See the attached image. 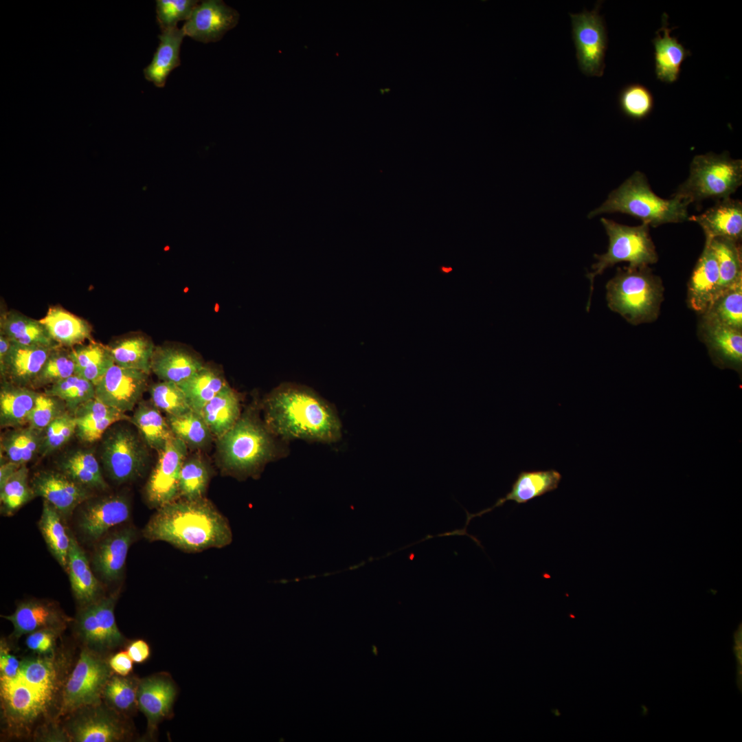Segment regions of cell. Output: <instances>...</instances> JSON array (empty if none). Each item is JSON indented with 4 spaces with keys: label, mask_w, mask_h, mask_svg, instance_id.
Returning a JSON list of instances; mask_svg holds the SVG:
<instances>
[{
    "label": "cell",
    "mask_w": 742,
    "mask_h": 742,
    "mask_svg": "<svg viewBox=\"0 0 742 742\" xmlns=\"http://www.w3.org/2000/svg\"><path fill=\"white\" fill-rule=\"evenodd\" d=\"M56 347V346H55ZM55 347L12 343L1 374L19 386L34 383Z\"/></svg>",
    "instance_id": "22"
},
{
    "label": "cell",
    "mask_w": 742,
    "mask_h": 742,
    "mask_svg": "<svg viewBox=\"0 0 742 742\" xmlns=\"http://www.w3.org/2000/svg\"><path fill=\"white\" fill-rule=\"evenodd\" d=\"M70 355L75 363V374L95 385L115 363L109 346L90 340L72 347Z\"/></svg>",
    "instance_id": "33"
},
{
    "label": "cell",
    "mask_w": 742,
    "mask_h": 742,
    "mask_svg": "<svg viewBox=\"0 0 742 742\" xmlns=\"http://www.w3.org/2000/svg\"><path fill=\"white\" fill-rule=\"evenodd\" d=\"M262 407L267 427L284 441L333 443L341 438L335 407L305 385L282 383L268 394Z\"/></svg>",
    "instance_id": "1"
},
{
    "label": "cell",
    "mask_w": 742,
    "mask_h": 742,
    "mask_svg": "<svg viewBox=\"0 0 742 742\" xmlns=\"http://www.w3.org/2000/svg\"><path fill=\"white\" fill-rule=\"evenodd\" d=\"M702 320L742 330V280L716 295Z\"/></svg>",
    "instance_id": "39"
},
{
    "label": "cell",
    "mask_w": 742,
    "mask_h": 742,
    "mask_svg": "<svg viewBox=\"0 0 742 742\" xmlns=\"http://www.w3.org/2000/svg\"><path fill=\"white\" fill-rule=\"evenodd\" d=\"M3 617L12 623L14 636L17 637L42 629H58L65 620L57 607L41 600L21 603L12 614Z\"/></svg>",
    "instance_id": "27"
},
{
    "label": "cell",
    "mask_w": 742,
    "mask_h": 742,
    "mask_svg": "<svg viewBox=\"0 0 742 742\" xmlns=\"http://www.w3.org/2000/svg\"><path fill=\"white\" fill-rule=\"evenodd\" d=\"M703 229L706 239L723 238L739 242L742 236V203L730 197L719 200L699 215L688 217Z\"/></svg>",
    "instance_id": "20"
},
{
    "label": "cell",
    "mask_w": 742,
    "mask_h": 742,
    "mask_svg": "<svg viewBox=\"0 0 742 742\" xmlns=\"http://www.w3.org/2000/svg\"><path fill=\"white\" fill-rule=\"evenodd\" d=\"M45 394L63 401L71 411L95 396V385L87 379L73 374L52 384Z\"/></svg>",
    "instance_id": "47"
},
{
    "label": "cell",
    "mask_w": 742,
    "mask_h": 742,
    "mask_svg": "<svg viewBox=\"0 0 742 742\" xmlns=\"http://www.w3.org/2000/svg\"><path fill=\"white\" fill-rule=\"evenodd\" d=\"M148 390L151 403L166 416L181 415L192 409L183 390L176 383L161 381L150 385Z\"/></svg>",
    "instance_id": "48"
},
{
    "label": "cell",
    "mask_w": 742,
    "mask_h": 742,
    "mask_svg": "<svg viewBox=\"0 0 742 742\" xmlns=\"http://www.w3.org/2000/svg\"><path fill=\"white\" fill-rule=\"evenodd\" d=\"M120 412L111 407L95 396L80 405L74 412L77 428L99 431L108 426L114 415Z\"/></svg>",
    "instance_id": "50"
},
{
    "label": "cell",
    "mask_w": 742,
    "mask_h": 742,
    "mask_svg": "<svg viewBox=\"0 0 742 742\" xmlns=\"http://www.w3.org/2000/svg\"><path fill=\"white\" fill-rule=\"evenodd\" d=\"M690 203L674 196L664 199L651 189L646 176L636 171L598 207L589 212V218L604 213L619 212L634 216L649 226L682 223L688 220V206Z\"/></svg>",
    "instance_id": "5"
},
{
    "label": "cell",
    "mask_w": 742,
    "mask_h": 742,
    "mask_svg": "<svg viewBox=\"0 0 742 742\" xmlns=\"http://www.w3.org/2000/svg\"><path fill=\"white\" fill-rule=\"evenodd\" d=\"M56 629L46 628L30 633L26 639L27 647L40 654L52 653L55 642Z\"/></svg>",
    "instance_id": "56"
},
{
    "label": "cell",
    "mask_w": 742,
    "mask_h": 742,
    "mask_svg": "<svg viewBox=\"0 0 742 742\" xmlns=\"http://www.w3.org/2000/svg\"><path fill=\"white\" fill-rule=\"evenodd\" d=\"M58 684V668L52 659L22 660L14 675L0 677L1 706L8 723L23 728L41 717L52 706Z\"/></svg>",
    "instance_id": "3"
},
{
    "label": "cell",
    "mask_w": 742,
    "mask_h": 742,
    "mask_svg": "<svg viewBox=\"0 0 742 742\" xmlns=\"http://www.w3.org/2000/svg\"><path fill=\"white\" fill-rule=\"evenodd\" d=\"M31 486L36 497H43L63 517H69L78 506L90 497L89 489L62 472H38L31 480Z\"/></svg>",
    "instance_id": "15"
},
{
    "label": "cell",
    "mask_w": 742,
    "mask_h": 742,
    "mask_svg": "<svg viewBox=\"0 0 742 742\" xmlns=\"http://www.w3.org/2000/svg\"><path fill=\"white\" fill-rule=\"evenodd\" d=\"M239 16L237 10L223 1H203L196 5L181 29L185 36L195 41L216 42L237 25Z\"/></svg>",
    "instance_id": "14"
},
{
    "label": "cell",
    "mask_w": 742,
    "mask_h": 742,
    "mask_svg": "<svg viewBox=\"0 0 742 742\" xmlns=\"http://www.w3.org/2000/svg\"><path fill=\"white\" fill-rule=\"evenodd\" d=\"M21 466L11 461L1 463L0 466V486Z\"/></svg>",
    "instance_id": "59"
},
{
    "label": "cell",
    "mask_w": 742,
    "mask_h": 742,
    "mask_svg": "<svg viewBox=\"0 0 742 742\" xmlns=\"http://www.w3.org/2000/svg\"><path fill=\"white\" fill-rule=\"evenodd\" d=\"M183 30L177 27L161 32L159 44L150 63L144 69L145 78L157 87H164L170 72L181 64L180 49Z\"/></svg>",
    "instance_id": "29"
},
{
    "label": "cell",
    "mask_w": 742,
    "mask_h": 742,
    "mask_svg": "<svg viewBox=\"0 0 742 742\" xmlns=\"http://www.w3.org/2000/svg\"><path fill=\"white\" fill-rule=\"evenodd\" d=\"M176 693L172 681L163 675L146 678L138 684L137 703L147 717L150 733L171 712Z\"/></svg>",
    "instance_id": "21"
},
{
    "label": "cell",
    "mask_w": 742,
    "mask_h": 742,
    "mask_svg": "<svg viewBox=\"0 0 742 742\" xmlns=\"http://www.w3.org/2000/svg\"><path fill=\"white\" fill-rule=\"evenodd\" d=\"M198 3L195 0L156 1L157 21L161 32L177 27L180 21H186Z\"/></svg>",
    "instance_id": "53"
},
{
    "label": "cell",
    "mask_w": 742,
    "mask_h": 742,
    "mask_svg": "<svg viewBox=\"0 0 742 742\" xmlns=\"http://www.w3.org/2000/svg\"><path fill=\"white\" fill-rule=\"evenodd\" d=\"M158 453V460L145 487L147 502L156 508L178 499L179 474L187 458L188 447L172 436Z\"/></svg>",
    "instance_id": "12"
},
{
    "label": "cell",
    "mask_w": 742,
    "mask_h": 742,
    "mask_svg": "<svg viewBox=\"0 0 742 742\" xmlns=\"http://www.w3.org/2000/svg\"><path fill=\"white\" fill-rule=\"evenodd\" d=\"M126 652L135 663H142L148 660L150 655L148 644L143 640H137L131 642Z\"/></svg>",
    "instance_id": "58"
},
{
    "label": "cell",
    "mask_w": 742,
    "mask_h": 742,
    "mask_svg": "<svg viewBox=\"0 0 742 742\" xmlns=\"http://www.w3.org/2000/svg\"><path fill=\"white\" fill-rule=\"evenodd\" d=\"M112 670L121 676H126L133 669V660L127 652L122 651L114 655L109 661Z\"/></svg>",
    "instance_id": "57"
},
{
    "label": "cell",
    "mask_w": 742,
    "mask_h": 742,
    "mask_svg": "<svg viewBox=\"0 0 742 742\" xmlns=\"http://www.w3.org/2000/svg\"><path fill=\"white\" fill-rule=\"evenodd\" d=\"M110 668L94 653L83 651L65 685L63 711L71 712L98 705L110 678Z\"/></svg>",
    "instance_id": "11"
},
{
    "label": "cell",
    "mask_w": 742,
    "mask_h": 742,
    "mask_svg": "<svg viewBox=\"0 0 742 742\" xmlns=\"http://www.w3.org/2000/svg\"><path fill=\"white\" fill-rule=\"evenodd\" d=\"M67 572L78 601L86 605L98 599L100 585L91 570L84 550L73 535H71Z\"/></svg>",
    "instance_id": "31"
},
{
    "label": "cell",
    "mask_w": 742,
    "mask_h": 742,
    "mask_svg": "<svg viewBox=\"0 0 742 742\" xmlns=\"http://www.w3.org/2000/svg\"><path fill=\"white\" fill-rule=\"evenodd\" d=\"M742 183V161L732 159L728 152L708 153L694 157L690 174L674 196L690 203L706 199L730 197Z\"/></svg>",
    "instance_id": "7"
},
{
    "label": "cell",
    "mask_w": 742,
    "mask_h": 742,
    "mask_svg": "<svg viewBox=\"0 0 742 742\" xmlns=\"http://www.w3.org/2000/svg\"><path fill=\"white\" fill-rule=\"evenodd\" d=\"M706 240L709 241L718 261L719 279L717 295L742 280L741 247L739 242L723 238Z\"/></svg>",
    "instance_id": "40"
},
{
    "label": "cell",
    "mask_w": 742,
    "mask_h": 742,
    "mask_svg": "<svg viewBox=\"0 0 742 742\" xmlns=\"http://www.w3.org/2000/svg\"><path fill=\"white\" fill-rule=\"evenodd\" d=\"M562 475L556 469L521 471L517 475L511 486L510 491L504 497L497 500L490 508L475 514L466 512V527L471 519L477 516H482L497 507L502 506L508 501L517 504H526L537 497L557 489L561 481Z\"/></svg>",
    "instance_id": "17"
},
{
    "label": "cell",
    "mask_w": 742,
    "mask_h": 742,
    "mask_svg": "<svg viewBox=\"0 0 742 742\" xmlns=\"http://www.w3.org/2000/svg\"><path fill=\"white\" fill-rule=\"evenodd\" d=\"M148 376L114 363L95 385V397L121 412L132 411L147 387Z\"/></svg>",
    "instance_id": "13"
},
{
    "label": "cell",
    "mask_w": 742,
    "mask_h": 742,
    "mask_svg": "<svg viewBox=\"0 0 742 742\" xmlns=\"http://www.w3.org/2000/svg\"><path fill=\"white\" fill-rule=\"evenodd\" d=\"M58 401V398L45 393H38L27 420L30 427L38 431L47 428L54 420L63 414V409Z\"/></svg>",
    "instance_id": "55"
},
{
    "label": "cell",
    "mask_w": 742,
    "mask_h": 742,
    "mask_svg": "<svg viewBox=\"0 0 742 742\" xmlns=\"http://www.w3.org/2000/svg\"><path fill=\"white\" fill-rule=\"evenodd\" d=\"M286 441L273 435L255 409L241 414L236 424L218 438V451L225 469L247 477L258 475L264 466L286 457Z\"/></svg>",
    "instance_id": "4"
},
{
    "label": "cell",
    "mask_w": 742,
    "mask_h": 742,
    "mask_svg": "<svg viewBox=\"0 0 742 742\" xmlns=\"http://www.w3.org/2000/svg\"><path fill=\"white\" fill-rule=\"evenodd\" d=\"M600 221L608 235L609 246L606 253L594 256L597 262L592 267L593 271L587 274L590 281L587 311L591 304L594 280L598 275L618 262H628L632 267L649 266L658 259L648 225L628 226L605 218Z\"/></svg>",
    "instance_id": "8"
},
{
    "label": "cell",
    "mask_w": 742,
    "mask_h": 742,
    "mask_svg": "<svg viewBox=\"0 0 742 742\" xmlns=\"http://www.w3.org/2000/svg\"><path fill=\"white\" fill-rule=\"evenodd\" d=\"M210 480V471L200 457L186 458L179 480L178 498L194 499L204 497Z\"/></svg>",
    "instance_id": "45"
},
{
    "label": "cell",
    "mask_w": 742,
    "mask_h": 742,
    "mask_svg": "<svg viewBox=\"0 0 742 742\" xmlns=\"http://www.w3.org/2000/svg\"><path fill=\"white\" fill-rule=\"evenodd\" d=\"M606 289L609 308L630 324L649 323L657 318L664 289L649 266L618 268Z\"/></svg>",
    "instance_id": "6"
},
{
    "label": "cell",
    "mask_w": 742,
    "mask_h": 742,
    "mask_svg": "<svg viewBox=\"0 0 742 742\" xmlns=\"http://www.w3.org/2000/svg\"><path fill=\"white\" fill-rule=\"evenodd\" d=\"M60 513L44 500L38 525L48 549L67 572L71 535L66 530Z\"/></svg>",
    "instance_id": "37"
},
{
    "label": "cell",
    "mask_w": 742,
    "mask_h": 742,
    "mask_svg": "<svg viewBox=\"0 0 742 742\" xmlns=\"http://www.w3.org/2000/svg\"><path fill=\"white\" fill-rule=\"evenodd\" d=\"M130 514V505L125 497L110 495L87 504L80 511L78 527L87 539L95 541L111 528L127 521Z\"/></svg>",
    "instance_id": "16"
},
{
    "label": "cell",
    "mask_w": 742,
    "mask_h": 742,
    "mask_svg": "<svg viewBox=\"0 0 742 742\" xmlns=\"http://www.w3.org/2000/svg\"><path fill=\"white\" fill-rule=\"evenodd\" d=\"M11 344V341L5 335L0 333V366L4 363Z\"/></svg>",
    "instance_id": "60"
},
{
    "label": "cell",
    "mask_w": 742,
    "mask_h": 742,
    "mask_svg": "<svg viewBox=\"0 0 742 742\" xmlns=\"http://www.w3.org/2000/svg\"><path fill=\"white\" fill-rule=\"evenodd\" d=\"M149 541H162L187 552L221 548L232 532L226 518L205 497L176 500L157 508L142 530Z\"/></svg>",
    "instance_id": "2"
},
{
    "label": "cell",
    "mask_w": 742,
    "mask_h": 742,
    "mask_svg": "<svg viewBox=\"0 0 742 742\" xmlns=\"http://www.w3.org/2000/svg\"><path fill=\"white\" fill-rule=\"evenodd\" d=\"M205 365L190 352L173 346H155L151 372L161 381L180 385L201 370Z\"/></svg>",
    "instance_id": "25"
},
{
    "label": "cell",
    "mask_w": 742,
    "mask_h": 742,
    "mask_svg": "<svg viewBox=\"0 0 742 742\" xmlns=\"http://www.w3.org/2000/svg\"><path fill=\"white\" fill-rule=\"evenodd\" d=\"M166 420L172 434L188 447L203 448L212 439V434L202 416L192 409L181 415L168 416Z\"/></svg>",
    "instance_id": "42"
},
{
    "label": "cell",
    "mask_w": 742,
    "mask_h": 742,
    "mask_svg": "<svg viewBox=\"0 0 742 742\" xmlns=\"http://www.w3.org/2000/svg\"><path fill=\"white\" fill-rule=\"evenodd\" d=\"M160 412L152 403L139 402L130 418L146 445L157 452L174 436Z\"/></svg>",
    "instance_id": "36"
},
{
    "label": "cell",
    "mask_w": 742,
    "mask_h": 742,
    "mask_svg": "<svg viewBox=\"0 0 742 742\" xmlns=\"http://www.w3.org/2000/svg\"><path fill=\"white\" fill-rule=\"evenodd\" d=\"M38 393L26 388L3 383L0 392L1 427H16L27 422Z\"/></svg>",
    "instance_id": "35"
},
{
    "label": "cell",
    "mask_w": 742,
    "mask_h": 742,
    "mask_svg": "<svg viewBox=\"0 0 742 742\" xmlns=\"http://www.w3.org/2000/svg\"><path fill=\"white\" fill-rule=\"evenodd\" d=\"M41 438L31 427L8 432L1 440V448L9 461L25 465L41 446Z\"/></svg>",
    "instance_id": "46"
},
{
    "label": "cell",
    "mask_w": 742,
    "mask_h": 742,
    "mask_svg": "<svg viewBox=\"0 0 742 742\" xmlns=\"http://www.w3.org/2000/svg\"><path fill=\"white\" fill-rule=\"evenodd\" d=\"M668 15L662 16V26L655 32L652 40L654 46L655 73L657 78L666 83L676 82L679 76L681 67L686 58L691 55L677 38L670 33L673 28L668 27Z\"/></svg>",
    "instance_id": "24"
},
{
    "label": "cell",
    "mask_w": 742,
    "mask_h": 742,
    "mask_svg": "<svg viewBox=\"0 0 742 742\" xmlns=\"http://www.w3.org/2000/svg\"><path fill=\"white\" fill-rule=\"evenodd\" d=\"M618 104L627 117L640 120L648 117L654 107V98L645 86L633 83L625 86L620 92Z\"/></svg>",
    "instance_id": "49"
},
{
    "label": "cell",
    "mask_w": 742,
    "mask_h": 742,
    "mask_svg": "<svg viewBox=\"0 0 742 742\" xmlns=\"http://www.w3.org/2000/svg\"><path fill=\"white\" fill-rule=\"evenodd\" d=\"M600 5L598 3L590 12L583 10L570 14L578 65L581 72L589 76H602L605 67L608 39L603 18L598 12Z\"/></svg>",
    "instance_id": "10"
},
{
    "label": "cell",
    "mask_w": 742,
    "mask_h": 742,
    "mask_svg": "<svg viewBox=\"0 0 742 742\" xmlns=\"http://www.w3.org/2000/svg\"><path fill=\"white\" fill-rule=\"evenodd\" d=\"M718 261L708 240L691 275L688 290V303L694 311L703 314L715 297L719 284Z\"/></svg>",
    "instance_id": "23"
},
{
    "label": "cell",
    "mask_w": 742,
    "mask_h": 742,
    "mask_svg": "<svg viewBox=\"0 0 742 742\" xmlns=\"http://www.w3.org/2000/svg\"><path fill=\"white\" fill-rule=\"evenodd\" d=\"M135 529L130 526L116 530L100 541L93 556L95 570L106 581L120 578L128 550L135 540Z\"/></svg>",
    "instance_id": "19"
},
{
    "label": "cell",
    "mask_w": 742,
    "mask_h": 742,
    "mask_svg": "<svg viewBox=\"0 0 742 742\" xmlns=\"http://www.w3.org/2000/svg\"><path fill=\"white\" fill-rule=\"evenodd\" d=\"M1 512L10 516L35 497L28 481V469L22 465L0 486Z\"/></svg>",
    "instance_id": "44"
},
{
    "label": "cell",
    "mask_w": 742,
    "mask_h": 742,
    "mask_svg": "<svg viewBox=\"0 0 742 742\" xmlns=\"http://www.w3.org/2000/svg\"><path fill=\"white\" fill-rule=\"evenodd\" d=\"M70 730L74 741L78 742L117 741L125 733L117 718L100 708L79 715L71 723Z\"/></svg>",
    "instance_id": "26"
},
{
    "label": "cell",
    "mask_w": 742,
    "mask_h": 742,
    "mask_svg": "<svg viewBox=\"0 0 742 742\" xmlns=\"http://www.w3.org/2000/svg\"><path fill=\"white\" fill-rule=\"evenodd\" d=\"M200 414L212 435L218 438L241 416L239 395L228 384L203 407Z\"/></svg>",
    "instance_id": "30"
},
{
    "label": "cell",
    "mask_w": 742,
    "mask_h": 742,
    "mask_svg": "<svg viewBox=\"0 0 742 742\" xmlns=\"http://www.w3.org/2000/svg\"><path fill=\"white\" fill-rule=\"evenodd\" d=\"M148 452L135 432L118 427L105 438L102 460L109 477L117 483H125L139 477L148 462Z\"/></svg>",
    "instance_id": "9"
},
{
    "label": "cell",
    "mask_w": 742,
    "mask_h": 742,
    "mask_svg": "<svg viewBox=\"0 0 742 742\" xmlns=\"http://www.w3.org/2000/svg\"><path fill=\"white\" fill-rule=\"evenodd\" d=\"M116 600L117 596L111 595L98 598L83 607L102 636L106 649L114 648L124 640L115 622L114 607Z\"/></svg>",
    "instance_id": "43"
},
{
    "label": "cell",
    "mask_w": 742,
    "mask_h": 742,
    "mask_svg": "<svg viewBox=\"0 0 742 742\" xmlns=\"http://www.w3.org/2000/svg\"><path fill=\"white\" fill-rule=\"evenodd\" d=\"M74 416L64 413L54 420L47 427L42 442L43 455H47L65 444L76 430Z\"/></svg>",
    "instance_id": "54"
},
{
    "label": "cell",
    "mask_w": 742,
    "mask_h": 742,
    "mask_svg": "<svg viewBox=\"0 0 742 742\" xmlns=\"http://www.w3.org/2000/svg\"><path fill=\"white\" fill-rule=\"evenodd\" d=\"M227 385L221 372L205 366L179 385L185 393L191 409L200 414L203 407Z\"/></svg>",
    "instance_id": "38"
},
{
    "label": "cell",
    "mask_w": 742,
    "mask_h": 742,
    "mask_svg": "<svg viewBox=\"0 0 742 742\" xmlns=\"http://www.w3.org/2000/svg\"><path fill=\"white\" fill-rule=\"evenodd\" d=\"M701 333L713 363L741 376L742 330L702 320Z\"/></svg>",
    "instance_id": "18"
},
{
    "label": "cell",
    "mask_w": 742,
    "mask_h": 742,
    "mask_svg": "<svg viewBox=\"0 0 742 742\" xmlns=\"http://www.w3.org/2000/svg\"><path fill=\"white\" fill-rule=\"evenodd\" d=\"M57 346L51 352L43 369L33 384H54L75 374V363L70 350Z\"/></svg>",
    "instance_id": "51"
},
{
    "label": "cell",
    "mask_w": 742,
    "mask_h": 742,
    "mask_svg": "<svg viewBox=\"0 0 742 742\" xmlns=\"http://www.w3.org/2000/svg\"><path fill=\"white\" fill-rule=\"evenodd\" d=\"M138 684L124 676H113L109 679L103 695L109 703L120 711L131 710L137 702Z\"/></svg>",
    "instance_id": "52"
},
{
    "label": "cell",
    "mask_w": 742,
    "mask_h": 742,
    "mask_svg": "<svg viewBox=\"0 0 742 742\" xmlns=\"http://www.w3.org/2000/svg\"><path fill=\"white\" fill-rule=\"evenodd\" d=\"M115 364L149 374L155 348L153 341L143 335L119 339L109 346Z\"/></svg>",
    "instance_id": "34"
},
{
    "label": "cell",
    "mask_w": 742,
    "mask_h": 742,
    "mask_svg": "<svg viewBox=\"0 0 742 742\" xmlns=\"http://www.w3.org/2000/svg\"><path fill=\"white\" fill-rule=\"evenodd\" d=\"M39 320L60 346L72 348L91 338V328L87 321L59 306L50 307Z\"/></svg>",
    "instance_id": "28"
},
{
    "label": "cell",
    "mask_w": 742,
    "mask_h": 742,
    "mask_svg": "<svg viewBox=\"0 0 742 742\" xmlns=\"http://www.w3.org/2000/svg\"><path fill=\"white\" fill-rule=\"evenodd\" d=\"M60 468L62 473L88 489L104 490L108 486L91 451L74 452L61 462Z\"/></svg>",
    "instance_id": "41"
},
{
    "label": "cell",
    "mask_w": 742,
    "mask_h": 742,
    "mask_svg": "<svg viewBox=\"0 0 742 742\" xmlns=\"http://www.w3.org/2000/svg\"><path fill=\"white\" fill-rule=\"evenodd\" d=\"M372 652H373V653H374V654L375 655H378V652H377V649H376V647H375V645H372Z\"/></svg>",
    "instance_id": "61"
},
{
    "label": "cell",
    "mask_w": 742,
    "mask_h": 742,
    "mask_svg": "<svg viewBox=\"0 0 742 742\" xmlns=\"http://www.w3.org/2000/svg\"><path fill=\"white\" fill-rule=\"evenodd\" d=\"M0 333L14 344L47 347L58 346L52 339L40 320L15 311L1 315Z\"/></svg>",
    "instance_id": "32"
}]
</instances>
